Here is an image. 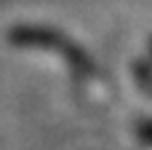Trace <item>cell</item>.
<instances>
[{
	"label": "cell",
	"instance_id": "obj_4",
	"mask_svg": "<svg viewBox=\"0 0 152 150\" xmlns=\"http://www.w3.org/2000/svg\"><path fill=\"white\" fill-rule=\"evenodd\" d=\"M150 51H152V40H150Z\"/></svg>",
	"mask_w": 152,
	"mask_h": 150
},
{
	"label": "cell",
	"instance_id": "obj_2",
	"mask_svg": "<svg viewBox=\"0 0 152 150\" xmlns=\"http://www.w3.org/2000/svg\"><path fill=\"white\" fill-rule=\"evenodd\" d=\"M134 78H136L139 89L147 91V97H152V67L147 62H134Z\"/></svg>",
	"mask_w": 152,
	"mask_h": 150
},
{
	"label": "cell",
	"instance_id": "obj_1",
	"mask_svg": "<svg viewBox=\"0 0 152 150\" xmlns=\"http://www.w3.org/2000/svg\"><path fill=\"white\" fill-rule=\"evenodd\" d=\"M8 40L13 46H21V48H40V51H51L56 54L59 59H64L77 75L83 78H91L96 75V62L94 56L80 46L75 43L69 35L59 32L56 27H43V24H13L11 32H8Z\"/></svg>",
	"mask_w": 152,
	"mask_h": 150
},
{
	"label": "cell",
	"instance_id": "obj_3",
	"mask_svg": "<svg viewBox=\"0 0 152 150\" xmlns=\"http://www.w3.org/2000/svg\"><path fill=\"white\" fill-rule=\"evenodd\" d=\"M136 134H139V140H142V142L152 145V118H144V121H139V123H136Z\"/></svg>",
	"mask_w": 152,
	"mask_h": 150
}]
</instances>
